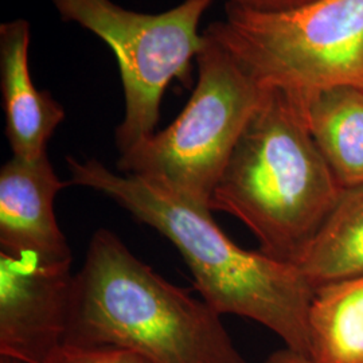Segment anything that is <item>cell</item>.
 <instances>
[{
    "label": "cell",
    "instance_id": "obj_14",
    "mask_svg": "<svg viewBox=\"0 0 363 363\" xmlns=\"http://www.w3.org/2000/svg\"><path fill=\"white\" fill-rule=\"evenodd\" d=\"M264 363H318L310 355L291 350L288 347L272 352Z\"/></svg>",
    "mask_w": 363,
    "mask_h": 363
},
{
    "label": "cell",
    "instance_id": "obj_11",
    "mask_svg": "<svg viewBox=\"0 0 363 363\" xmlns=\"http://www.w3.org/2000/svg\"><path fill=\"white\" fill-rule=\"evenodd\" d=\"M296 265L316 288L363 274V184L342 190Z\"/></svg>",
    "mask_w": 363,
    "mask_h": 363
},
{
    "label": "cell",
    "instance_id": "obj_5",
    "mask_svg": "<svg viewBox=\"0 0 363 363\" xmlns=\"http://www.w3.org/2000/svg\"><path fill=\"white\" fill-rule=\"evenodd\" d=\"M265 89L291 97L363 89V0H312L279 11L226 3L206 28Z\"/></svg>",
    "mask_w": 363,
    "mask_h": 363
},
{
    "label": "cell",
    "instance_id": "obj_1",
    "mask_svg": "<svg viewBox=\"0 0 363 363\" xmlns=\"http://www.w3.org/2000/svg\"><path fill=\"white\" fill-rule=\"evenodd\" d=\"M70 183L115 201L177 247L195 288L220 315L247 318L269 328L286 347L311 355L308 313L316 286L296 264L235 245L211 211L191 205L155 183L116 174L96 159L66 157Z\"/></svg>",
    "mask_w": 363,
    "mask_h": 363
},
{
    "label": "cell",
    "instance_id": "obj_8",
    "mask_svg": "<svg viewBox=\"0 0 363 363\" xmlns=\"http://www.w3.org/2000/svg\"><path fill=\"white\" fill-rule=\"evenodd\" d=\"M48 154L38 159L13 156L0 169V247L18 257L73 261L54 213V199L67 186Z\"/></svg>",
    "mask_w": 363,
    "mask_h": 363
},
{
    "label": "cell",
    "instance_id": "obj_10",
    "mask_svg": "<svg viewBox=\"0 0 363 363\" xmlns=\"http://www.w3.org/2000/svg\"><path fill=\"white\" fill-rule=\"evenodd\" d=\"M288 97L342 187L363 184V89L337 86Z\"/></svg>",
    "mask_w": 363,
    "mask_h": 363
},
{
    "label": "cell",
    "instance_id": "obj_12",
    "mask_svg": "<svg viewBox=\"0 0 363 363\" xmlns=\"http://www.w3.org/2000/svg\"><path fill=\"white\" fill-rule=\"evenodd\" d=\"M318 363H363V274L319 286L308 313Z\"/></svg>",
    "mask_w": 363,
    "mask_h": 363
},
{
    "label": "cell",
    "instance_id": "obj_15",
    "mask_svg": "<svg viewBox=\"0 0 363 363\" xmlns=\"http://www.w3.org/2000/svg\"><path fill=\"white\" fill-rule=\"evenodd\" d=\"M0 363H25V362H22V361H18V359H15V358H11V357H6V355H0Z\"/></svg>",
    "mask_w": 363,
    "mask_h": 363
},
{
    "label": "cell",
    "instance_id": "obj_13",
    "mask_svg": "<svg viewBox=\"0 0 363 363\" xmlns=\"http://www.w3.org/2000/svg\"><path fill=\"white\" fill-rule=\"evenodd\" d=\"M45 363H151L132 351L116 347H85L64 343Z\"/></svg>",
    "mask_w": 363,
    "mask_h": 363
},
{
    "label": "cell",
    "instance_id": "obj_9",
    "mask_svg": "<svg viewBox=\"0 0 363 363\" xmlns=\"http://www.w3.org/2000/svg\"><path fill=\"white\" fill-rule=\"evenodd\" d=\"M30 23L13 19L0 25V89L6 138L13 156L38 159L65 120V109L49 91L37 89L28 65Z\"/></svg>",
    "mask_w": 363,
    "mask_h": 363
},
{
    "label": "cell",
    "instance_id": "obj_2",
    "mask_svg": "<svg viewBox=\"0 0 363 363\" xmlns=\"http://www.w3.org/2000/svg\"><path fill=\"white\" fill-rule=\"evenodd\" d=\"M132 351L151 363H247L202 298L174 286L108 229L74 274L65 342Z\"/></svg>",
    "mask_w": 363,
    "mask_h": 363
},
{
    "label": "cell",
    "instance_id": "obj_4",
    "mask_svg": "<svg viewBox=\"0 0 363 363\" xmlns=\"http://www.w3.org/2000/svg\"><path fill=\"white\" fill-rule=\"evenodd\" d=\"M195 61L198 81L181 115L121 154L117 169L211 211L217 183L268 89L208 30Z\"/></svg>",
    "mask_w": 363,
    "mask_h": 363
},
{
    "label": "cell",
    "instance_id": "obj_6",
    "mask_svg": "<svg viewBox=\"0 0 363 363\" xmlns=\"http://www.w3.org/2000/svg\"><path fill=\"white\" fill-rule=\"evenodd\" d=\"M52 1L64 22L89 30L116 55L125 108L115 143L125 154L155 133L169 84L191 85L193 60L203 46L198 27L216 0H184L160 13L132 11L112 0Z\"/></svg>",
    "mask_w": 363,
    "mask_h": 363
},
{
    "label": "cell",
    "instance_id": "obj_3",
    "mask_svg": "<svg viewBox=\"0 0 363 363\" xmlns=\"http://www.w3.org/2000/svg\"><path fill=\"white\" fill-rule=\"evenodd\" d=\"M342 190L292 100L268 89L217 183L211 211L241 220L267 256L296 264Z\"/></svg>",
    "mask_w": 363,
    "mask_h": 363
},
{
    "label": "cell",
    "instance_id": "obj_7",
    "mask_svg": "<svg viewBox=\"0 0 363 363\" xmlns=\"http://www.w3.org/2000/svg\"><path fill=\"white\" fill-rule=\"evenodd\" d=\"M72 261L18 257L0 250V355L45 363L65 342Z\"/></svg>",
    "mask_w": 363,
    "mask_h": 363
}]
</instances>
